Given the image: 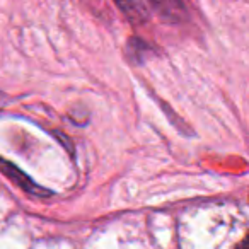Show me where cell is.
<instances>
[{"instance_id":"6da1fadb","label":"cell","mask_w":249,"mask_h":249,"mask_svg":"<svg viewBox=\"0 0 249 249\" xmlns=\"http://www.w3.org/2000/svg\"><path fill=\"white\" fill-rule=\"evenodd\" d=\"M237 249H249V237H246L244 241L237 246Z\"/></svg>"}]
</instances>
